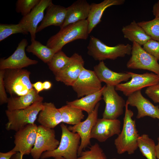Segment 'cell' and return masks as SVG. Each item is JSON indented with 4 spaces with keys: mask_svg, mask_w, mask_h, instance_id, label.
Segmentation results:
<instances>
[{
    "mask_svg": "<svg viewBox=\"0 0 159 159\" xmlns=\"http://www.w3.org/2000/svg\"><path fill=\"white\" fill-rule=\"evenodd\" d=\"M128 105L126 103L122 130L114 140V144L119 154L125 152L132 154L138 148V140L140 135L135 121L132 119L133 112L128 109Z\"/></svg>",
    "mask_w": 159,
    "mask_h": 159,
    "instance_id": "6da1fadb",
    "label": "cell"
},
{
    "mask_svg": "<svg viewBox=\"0 0 159 159\" xmlns=\"http://www.w3.org/2000/svg\"><path fill=\"white\" fill-rule=\"evenodd\" d=\"M89 34L87 20L81 21L60 28L48 39L46 46L57 52L62 50L65 45L74 40L86 39Z\"/></svg>",
    "mask_w": 159,
    "mask_h": 159,
    "instance_id": "7a4b0ae2",
    "label": "cell"
},
{
    "mask_svg": "<svg viewBox=\"0 0 159 159\" xmlns=\"http://www.w3.org/2000/svg\"><path fill=\"white\" fill-rule=\"evenodd\" d=\"M60 126L62 135L59 145L54 150L43 153L41 159L51 157L54 159H77L78 151L81 143L80 135L70 131L64 123Z\"/></svg>",
    "mask_w": 159,
    "mask_h": 159,
    "instance_id": "3957f363",
    "label": "cell"
},
{
    "mask_svg": "<svg viewBox=\"0 0 159 159\" xmlns=\"http://www.w3.org/2000/svg\"><path fill=\"white\" fill-rule=\"evenodd\" d=\"M87 54L96 61L106 59L115 60L131 54L132 46L127 44H119L113 47L107 46L99 39L90 36L87 47Z\"/></svg>",
    "mask_w": 159,
    "mask_h": 159,
    "instance_id": "277c9868",
    "label": "cell"
},
{
    "mask_svg": "<svg viewBox=\"0 0 159 159\" xmlns=\"http://www.w3.org/2000/svg\"><path fill=\"white\" fill-rule=\"evenodd\" d=\"M31 73L24 69H5L4 82L6 92L11 95L20 97L34 89L30 79Z\"/></svg>",
    "mask_w": 159,
    "mask_h": 159,
    "instance_id": "5b68a950",
    "label": "cell"
},
{
    "mask_svg": "<svg viewBox=\"0 0 159 159\" xmlns=\"http://www.w3.org/2000/svg\"><path fill=\"white\" fill-rule=\"evenodd\" d=\"M44 108L42 102H36L24 109L12 111L6 110L8 121L5 125L7 130L17 132L30 124H34L38 115Z\"/></svg>",
    "mask_w": 159,
    "mask_h": 159,
    "instance_id": "8992f818",
    "label": "cell"
},
{
    "mask_svg": "<svg viewBox=\"0 0 159 159\" xmlns=\"http://www.w3.org/2000/svg\"><path fill=\"white\" fill-rule=\"evenodd\" d=\"M131 56L127 62V68L148 70L159 75L157 59L146 52L138 43L132 42Z\"/></svg>",
    "mask_w": 159,
    "mask_h": 159,
    "instance_id": "52a82bcc",
    "label": "cell"
},
{
    "mask_svg": "<svg viewBox=\"0 0 159 159\" xmlns=\"http://www.w3.org/2000/svg\"><path fill=\"white\" fill-rule=\"evenodd\" d=\"M130 75L131 80L125 83H120L115 87L116 91L122 92L128 97L133 93L143 88L159 83V75L152 72L138 74L128 72Z\"/></svg>",
    "mask_w": 159,
    "mask_h": 159,
    "instance_id": "ba28073f",
    "label": "cell"
},
{
    "mask_svg": "<svg viewBox=\"0 0 159 159\" xmlns=\"http://www.w3.org/2000/svg\"><path fill=\"white\" fill-rule=\"evenodd\" d=\"M104 86L102 96L105 106L102 114L103 118L117 119L123 114L126 102L117 93L115 86L109 85Z\"/></svg>",
    "mask_w": 159,
    "mask_h": 159,
    "instance_id": "9c48e42d",
    "label": "cell"
},
{
    "mask_svg": "<svg viewBox=\"0 0 159 159\" xmlns=\"http://www.w3.org/2000/svg\"><path fill=\"white\" fill-rule=\"evenodd\" d=\"M59 143L56 138L53 129L39 125L37 127L36 142L31 150V155L34 159H39L43 153L52 151L57 148Z\"/></svg>",
    "mask_w": 159,
    "mask_h": 159,
    "instance_id": "30bf717a",
    "label": "cell"
},
{
    "mask_svg": "<svg viewBox=\"0 0 159 159\" xmlns=\"http://www.w3.org/2000/svg\"><path fill=\"white\" fill-rule=\"evenodd\" d=\"M72 87L78 98L97 92L102 87L94 71L84 67Z\"/></svg>",
    "mask_w": 159,
    "mask_h": 159,
    "instance_id": "8fae6325",
    "label": "cell"
},
{
    "mask_svg": "<svg viewBox=\"0 0 159 159\" xmlns=\"http://www.w3.org/2000/svg\"><path fill=\"white\" fill-rule=\"evenodd\" d=\"M84 63L82 56L74 53L64 67L55 75V80L67 86H72L84 67Z\"/></svg>",
    "mask_w": 159,
    "mask_h": 159,
    "instance_id": "7c38bea8",
    "label": "cell"
},
{
    "mask_svg": "<svg viewBox=\"0 0 159 159\" xmlns=\"http://www.w3.org/2000/svg\"><path fill=\"white\" fill-rule=\"evenodd\" d=\"M28 42L23 39L19 43L13 54L6 59L0 60V70L7 69H22L31 65L36 64L38 61L27 57L25 51Z\"/></svg>",
    "mask_w": 159,
    "mask_h": 159,
    "instance_id": "4fadbf2b",
    "label": "cell"
},
{
    "mask_svg": "<svg viewBox=\"0 0 159 159\" xmlns=\"http://www.w3.org/2000/svg\"><path fill=\"white\" fill-rule=\"evenodd\" d=\"M37 127L35 123L30 124L16 132L14 135L15 146L12 150L24 155L30 154L36 142Z\"/></svg>",
    "mask_w": 159,
    "mask_h": 159,
    "instance_id": "5bb4252c",
    "label": "cell"
},
{
    "mask_svg": "<svg viewBox=\"0 0 159 159\" xmlns=\"http://www.w3.org/2000/svg\"><path fill=\"white\" fill-rule=\"evenodd\" d=\"M100 105V103L98 102L93 111L88 115L87 118L85 120L68 127L70 131L77 133L80 137L81 143L78 151V156H80L83 150L90 144L91 133L98 119Z\"/></svg>",
    "mask_w": 159,
    "mask_h": 159,
    "instance_id": "9a60e30c",
    "label": "cell"
},
{
    "mask_svg": "<svg viewBox=\"0 0 159 159\" xmlns=\"http://www.w3.org/2000/svg\"><path fill=\"white\" fill-rule=\"evenodd\" d=\"M51 0H41L40 2L26 16H23L19 23L26 32H29L31 40L35 39L37 29L39 23L44 17V11L52 5Z\"/></svg>",
    "mask_w": 159,
    "mask_h": 159,
    "instance_id": "2e32d148",
    "label": "cell"
},
{
    "mask_svg": "<svg viewBox=\"0 0 159 159\" xmlns=\"http://www.w3.org/2000/svg\"><path fill=\"white\" fill-rule=\"evenodd\" d=\"M126 103L136 107L138 110L136 118L145 116L159 119V106H155L142 95L141 90L135 92L127 97Z\"/></svg>",
    "mask_w": 159,
    "mask_h": 159,
    "instance_id": "e0dca14e",
    "label": "cell"
},
{
    "mask_svg": "<svg viewBox=\"0 0 159 159\" xmlns=\"http://www.w3.org/2000/svg\"><path fill=\"white\" fill-rule=\"evenodd\" d=\"M121 122L119 120L97 119L92 130L90 137L100 142L105 141L114 135L120 132Z\"/></svg>",
    "mask_w": 159,
    "mask_h": 159,
    "instance_id": "ac0fdd59",
    "label": "cell"
},
{
    "mask_svg": "<svg viewBox=\"0 0 159 159\" xmlns=\"http://www.w3.org/2000/svg\"><path fill=\"white\" fill-rule=\"evenodd\" d=\"M94 71L101 82H104L106 85L116 86L122 82L128 81L131 77L128 72H114L105 65L103 61L94 67Z\"/></svg>",
    "mask_w": 159,
    "mask_h": 159,
    "instance_id": "d6986e66",
    "label": "cell"
},
{
    "mask_svg": "<svg viewBox=\"0 0 159 159\" xmlns=\"http://www.w3.org/2000/svg\"><path fill=\"white\" fill-rule=\"evenodd\" d=\"M66 14L67 8L53 4L49 6L42 21L37 27V33L52 25L59 26L60 28L65 21Z\"/></svg>",
    "mask_w": 159,
    "mask_h": 159,
    "instance_id": "ffe728a7",
    "label": "cell"
},
{
    "mask_svg": "<svg viewBox=\"0 0 159 159\" xmlns=\"http://www.w3.org/2000/svg\"><path fill=\"white\" fill-rule=\"evenodd\" d=\"M90 4L86 0H78L67 8V14L65 21L62 27L76 22L86 20L89 16Z\"/></svg>",
    "mask_w": 159,
    "mask_h": 159,
    "instance_id": "44dd1931",
    "label": "cell"
},
{
    "mask_svg": "<svg viewBox=\"0 0 159 159\" xmlns=\"http://www.w3.org/2000/svg\"><path fill=\"white\" fill-rule=\"evenodd\" d=\"M44 108L39 112L37 121L40 125L53 129L62 122L60 112L51 102L43 103Z\"/></svg>",
    "mask_w": 159,
    "mask_h": 159,
    "instance_id": "7402d4cb",
    "label": "cell"
},
{
    "mask_svg": "<svg viewBox=\"0 0 159 159\" xmlns=\"http://www.w3.org/2000/svg\"><path fill=\"white\" fill-rule=\"evenodd\" d=\"M125 2V0H104L99 3L91 4L89 14L87 19L89 34L101 21L103 12L107 8L113 5H122Z\"/></svg>",
    "mask_w": 159,
    "mask_h": 159,
    "instance_id": "603a6c76",
    "label": "cell"
},
{
    "mask_svg": "<svg viewBox=\"0 0 159 159\" xmlns=\"http://www.w3.org/2000/svg\"><path fill=\"white\" fill-rule=\"evenodd\" d=\"M43 99L44 98L34 88L24 95L8 98L7 110L12 111L25 109L36 102H42Z\"/></svg>",
    "mask_w": 159,
    "mask_h": 159,
    "instance_id": "cb8c5ba5",
    "label": "cell"
},
{
    "mask_svg": "<svg viewBox=\"0 0 159 159\" xmlns=\"http://www.w3.org/2000/svg\"><path fill=\"white\" fill-rule=\"evenodd\" d=\"M122 32L125 38L132 42H136L141 46L151 39L134 20L129 24L123 26Z\"/></svg>",
    "mask_w": 159,
    "mask_h": 159,
    "instance_id": "d4e9b609",
    "label": "cell"
},
{
    "mask_svg": "<svg viewBox=\"0 0 159 159\" xmlns=\"http://www.w3.org/2000/svg\"><path fill=\"white\" fill-rule=\"evenodd\" d=\"M104 86L99 91L72 101H67L66 104L86 112L89 114L94 110L97 104L102 99Z\"/></svg>",
    "mask_w": 159,
    "mask_h": 159,
    "instance_id": "484cf974",
    "label": "cell"
},
{
    "mask_svg": "<svg viewBox=\"0 0 159 159\" xmlns=\"http://www.w3.org/2000/svg\"><path fill=\"white\" fill-rule=\"evenodd\" d=\"M31 44L27 46L26 51L32 53L45 63L47 64L56 53L54 50L35 39L31 40Z\"/></svg>",
    "mask_w": 159,
    "mask_h": 159,
    "instance_id": "4316f807",
    "label": "cell"
},
{
    "mask_svg": "<svg viewBox=\"0 0 159 159\" xmlns=\"http://www.w3.org/2000/svg\"><path fill=\"white\" fill-rule=\"evenodd\" d=\"M58 109L61 115L62 122L74 125L80 122L84 117L82 110L69 105Z\"/></svg>",
    "mask_w": 159,
    "mask_h": 159,
    "instance_id": "83f0119b",
    "label": "cell"
},
{
    "mask_svg": "<svg viewBox=\"0 0 159 159\" xmlns=\"http://www.w3.org/2000/svg\"><path fill=\"white\" fill-rule=\"evenodd\" d=\"M156 145L153 140L146 134L139 136L138 146L143 155L147 159H156Z\"/></svg>",
    "mask_w": 159,
    "mask_h": 159,
    "instance_id": "f1b7e54d",
    "label": "cell"
},
{
    "mask_svg": "<svg viewBox=\"0 0 159 159\" xmlns=\"http://www.w3.org/2000/svg\"><path fill=\"white\" fill-rule=\"evenodd\" d=\"M70 57L60 50L56 53L47 63L49 69L54 75L60 71L67 64Z\"/></svg>",
    "mask_w": 159,
    "mask_h": 159,
    "instance_id": "f546056e",
    "label": "cell"
},
{
    "mask_svg": "<svg viewBox=\"0 0 159 159\" xmlns=\"http://www.w3.org/2000/svg\"><path fill=\"white\" fill-rule=\"evenodd\" d=\"M151 39L159 42V18L155 17L149 21L138 22Z\"/></svg>",
    "mask_w": 159,
    "mask_h": 159,
    "instance_id": "4dcf8cb0",
    "label": "cell"
},
{
    "mask_svg": "<svg viewBox=\"0 0 159 159\" xmlns=\"http://www.w3.org/2000/svg\"><path fill=\"white\" fill-rule=\"evenodd\" d=\"M17 33L28 34V33L25 31L19 23L17 24H0V41L4 40L10 36Z\"/></svg>",
    "mask_w": 159,
    "mask_h": 159,
    "instance_id": "1f68e13d",
    "label": "cell"
},
{
    "mask_svg": "<svg viewBox=\"0 0 159 159\" xmlns=\"http://www.w3.org/2000/svg\"><path fill=\"white\" fill-rule=\"evenodd\" d=\"M89 149L82 151L77 159H107L103 150L97 143L91 145Z\"/></svg>",
    "mask_w": 159,
    "mask_h": 159,
    "instance_id": "d6a6232c",
    "label": "cell"
},
{
    "mask_svg": "<svg viewBox=\"0 0 159 159\" xmlns=\"http://www.w3.org/2000/svg\"><path fill=\"white\" fill-rule=\"evenodd\" d=\"M41 0H18L16 4V11L24 16L28 14L40 2Z\"/></svg>",
    "mask_w": 159,
    "mask_h": 159,
    "instance_id": "836d02e7",
    "label": "cell"
},
{
    "mask_svg": "<svg viewBox=\"0 0 159 159\" xmlns=\"http://www.w3.org/2000/svg\"><path fill=\"white\" fill-rule=\"evenodd\" d=\"M143 46L146 52L159 60V42L151 39Z\"/></svg>",
    "mask_w": 159,
    "mask_h": 159,
    "instance_id": "e575fe53",
    "label": "cell"
},
{
    "mask_svg": "<svg viewBox=\"0 0 159 159\" xmlns=\"http://www.w3.org/2000/svg\"><path fill=\"white\" fill-rule=\"evenodd\" d=\"M145 93L154 103H159V83L147 87Z\"/></svg>",
    "mask_w": 159,
    "mask_h": 159,
    "instance_id": "d590c367",
    "label": "cell"
},
{
    "mask_svg": "<svg viewBox=\"0 0 159 159\" xmlns=\"http://www.w3.org/2000/svg\"><path fill=\"white\" fill-rule=\"evenodd\" d=\"M5 69L0 70V104L2 105L7 103V97L4 82Z\"/></svg>",
    "mask_w": 159,
    "mask_h": 159,
    "instance_id": "8d00e7d4",
    "label": "cell"
},
{
    "mask_svg": "<svg viewBox=\"0 0 159 159\" xmlns=\"http://www.w3.org/2000/svg\"><path fill=\"white\" fill-rule=\"evenodd\" d=\"M17 152L12 150L6 153H0V159H11L12 156Z\"/></svg>",
    "mask_w": 159,
    "mask_h": 159,
    "instance_id": "74e56055",
    "label": "cell"
},
{
    "mask_svg": "<svg viewBox=\"0 0 159 159\" xmlns=\"http://www.w3.org/2000/svg\"><path fill=\"white\" fill-rule=\"evenodd\" d=\"M152 11L155 17L159 18V0L153 5Z\"/></svg>",
    "mask_w": 159,
    "mask_h": 159,
    "instance_id": "f35d334b",
    "label": "cell"
},
{
    "mask_svg": "<svg viewBox=\"0 0 159 159\" xmlns=\"http://www.w3.org/2000/svg\"><path fill=\"white\" fill-rule=\"evenodd\" d=\"M32 86L34 89L39 93L44 90L43 83L40 81H38L32 84Z\"/></svg>",
    "mask_w": 159,
    "mask_h": 159,
    "instance_id": "ab89813d",
    "label": "cell"
},
{
    "mask_svg": "<svg viewBox=\"0 0 159 159\" xmlns=\"http://www.w3.org/2000/svg\"><path fill=\"white\" fill-rule=\"evenodd\" d=\"M44 90H48L50 89L52 86V84L49 81H46L43 83Z\"/></svg>",
    "mask_w": 159,
    "mask_h": 159,
    "instance_id": "60d3db41",
    "label": "cell"
},
{
    "mask_svg": "<svg viewBox=\"0 0 159 159\" xmlns=\"http://www.w3.org/2000/svg\"><path fill=\"white\" fill-rule=\"evenodd\" d=\"M24 155L19 152H17L14 154L11 159H23Z\"/></svg>",
    "mask_w": 159,
    "mask_h": 159,
    "instance_id": "b9f144b4",
    "label": "cell"
},
{
    "mask_svg": "<svg viewBox=\"0 0 159 159\" xmlns=\"http://www.w3.org/2000/svg\"><path fill=\"white\" fill-rule=\"evenodd\" d=\"M158 143L156 145V158L159 159V137L157 139Z\"/></svg>",
    "mask_w": 159,
    "mask_h": 159,
    "instance_id": "7bdbcfd3",
    "label": "cell"
},
{
    "mask_svg": "<svg viewBox=\"0 0 159 159\" xmlns=\"http://www.w3.org/2000/svg\"><path fill=\"white\" fill-rule=\"evenodd\" d=\"M158 127H159V123H158Z\"/></svg>",
    "mask_w": 159,
    "mask_h": 159,
    "instance_id": "ee69618b",
    "label": "cell"
},
{
    "mask_svg": "<svg viewBox=\"0 0 159 159\" xmlns=\"http://www.w3.org/2000/svg\"><path fill=\"white\" fill-rule=\"evenodd\" d=\"M116 159L114 158V159Z\"/></svg>",
    "mask_w": 159,
    "mask_h": 159,
    "instance_id": "f6af8a7d",
    "label": "cell"
}]
</instances>
